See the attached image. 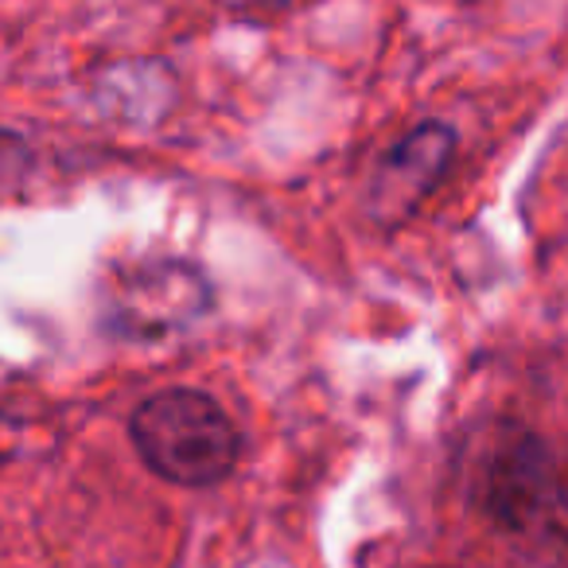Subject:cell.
Instances as JSON below:
<instances>
[{
  "label": "cell",
  "instance_id": "obj_1",
  "mask_svg": "<svg viewBox=\"0 0 568 568\" xmlns=\"http://www.w3.org/2000/svg\"><path fill=\"white\" fill-rule=\"evenodd\" d=\"M144 467L175 487H214L234 471L242 436L214 397L199 389H160L129 420Z\"/></svg>",
  "mask_w": 568,
  "mask_h": 568
},
{
  "label": "cell",
  "instance_id": "obj_2",
  "mask_svg": "<svg viewBox=\"0 0 568 568\" xmlns=\"http://www.w3.org/2000/svg\"><path fill=\"white\" fill-rule=\"evenodd\" d=\"M475 503L506 534L568 541V459L534 433L498 436L475 471Z\"/></svg>",
  "mask_w": 568,
  "mask_h": 568
},
{
  "label": "cell",
  "instance_id": "obj_4",
  "mask_svg": "<svg viewBox=\"0 0 568 568\" xmlns=\"http://www.w3.org/2000/svg\"><path fill=\"white\" fill-rule=\"evenodd\" d=\"M456 152V133L440 121H425L382 156L371 183V211L378 222H405L444 180Z\"/></svg>",
  "mask_w": 568,
  "mask_h": 568
},
{
  "label": "cell",
  "instance_id": "obj_3",
  "mask_svg": "<svg viewBox=\"0 0 568 568\" xmlns=\"http://www.w3.org/2000/svg\"><path fill=\"white\" fill-rule=\"evenodd\" d=\"M211 304V288L191 265L180 261H156L136 273L118 276L113 284V320L125 335H164L187 327Z\"/></svg>",
  "mask_w": 568,
  "mask_h": 568
}]
</instances>
